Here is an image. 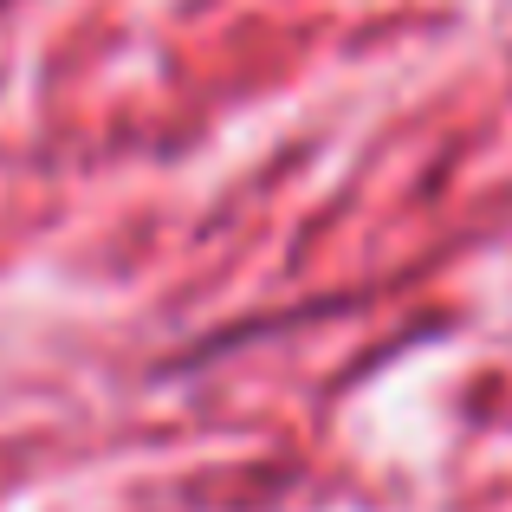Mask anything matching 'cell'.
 Segmentation results:
<instances>
[]
</instances>
